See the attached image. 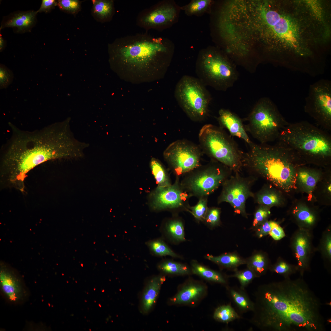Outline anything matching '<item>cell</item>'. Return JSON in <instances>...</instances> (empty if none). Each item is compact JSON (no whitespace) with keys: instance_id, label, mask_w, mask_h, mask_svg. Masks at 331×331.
<instances>
[{"instance_id":"cell-1","label":"cell","mask_w":331,"mask_h":331,"mask_svg":"<svg viewBox=\"0 0 331 331\" xmlns=\"http://www.w3.org/2000/svg\"><path fill=\"white\" fill-rule=\"evenodd\" d=\"M240 29L246 48L268 61L304 71L325 48L328 26L312 1L251 0Z\"/></svg>"},{"instance_id":"cell-2","label":"cell","mask_w":331,"mask_h":331,"mask_svg":"<svg viewBox=\"0 0 331 331\" xmlns=\"http://www.w3.org/2000/svg\"><path fill=\"white\" fill-rule=\"evenodd\" d=\"M12 134L2 147L1 182L23 192L27 174L48 160L82 157L85 143L75 139L67 121L33 131L9 123Z\"/></svg>"},{"instance_id":"cell-3","label":"cell","mask_w":331,"mask_h":331,"mask_svg":"<svg viewBox=\"0 0 331 331\" xmlns=\"http://www.w3.org/2000/svg\"><path fill=\"white\" fill-rule=\"evenodd\" d=\"M249 321L263 331H324L319 299L302 278L259 285Z\"/></svg>"},{"instance_id":"cell-4","label":"cell","mask_w":331,"mask_h":331,"mask_svg":"<svg viewBox=\"0 0 331 331\" xmlns=\"http://www.w3.org/2000/svg\"><path fill=\"white\" fill-rule=\"evenodd\" d=\"M112 63L127 73L164 74L173 51L167 39L147 32L116 39L108 45Z\"/></svg>"},{"instance_id":"cell-5","label":"cell","mask_w":331,"mask_h":331,"mask_svg":"<svg viewBox=\"0 0 331 331\" xmlns=\"http://www.w3.org/2000/svg\"><path fill=\"white\" fill-rule=\"evenodd\" d=\"M243 152L242 168L252 175L262 177L286 191L293 188L300 159L291 148L280 142L274 145L252 142Z\"/></svg>"},{"instance_id":"cell-6","label":"cell","mask_w":331,"mask_h":331,"mask_svg":"<svg viewBox=\"0 0 331 331\" xmlns=\"http://www.w3.org/2000/svg\"><path fill=\"white\" fill-rule=\"evenodd\" d=\"M307 121L289 123L277 141L292 149L299 157L319 162L331 157V137L325 130Z\"/></svg>"},{"instance_id":"cell-7","label":"cell","mask_w":331,"mask_h":331,"mask_svg":"<svg viewBox=\"0 0 331 331\" xmlns=\"http://www.w3.org/2000/svg\"><path fill=\"white\" fill-rule=\"evenodd\" d=\"M196 71L198 78L205 86L222 91L232 87L238 76L235 63L226 54L215 50L200 54Z\"/></svg>"},{"instance_id":"cell-8","label":"cell","mask_w":331,"mask_h":331,"mask_svg":"<svg viewBox=\"0 0 331 331\" xmlns=\"http://www.w3.org/2000/svg\"><path fill=\"white\" fill-rule=\"evenodd\" d=\"M245 120L246 131L261 144L277 140L289 123L274 103L266 97L258 101Z\"/></svg>"},{"instance_id":"cell-9","label":"cell","mask_w":331,"mask_h":331,"mask_svg":"<svg viewBox=\"0 0 331 331\" xmlns=\"http://www.w3.org/2000/svg\"><path fill=\"white\" fill-rule=\"evenodd\" d=\"M199 139L211 157L234 173L241 170L244 152L230 135L213 125L206 124L200 130Z\"/></svg>"},{"instance_id":"cell-10","label":"cell","mask_w":331,"mask_h":331,"mask_svg":"<svg viewBox=\"0 0 331 331\" xmlns=\"http://www.w3.org/2000/svg\"><path fill=\"white\" fill-rule=\"evenodd\" d=\"M175 96L191 120L200 121L206 117L211 97L205 86L198 78L187 75L182 77L176 85Z\"/></svg>"},{"instance_id":"cell-11","label":"cell","mask_w":331,"mask_h":331,"mask_svg":"<svg viewBox=\"0 0 331 331\" xmlns=\"http://www.w3.org/2000/svg\"><path fill=\"white\" fill-rule=\"evenodd\" d=\"M304 109L322 129L331 130V82L321 79L310 85Z\"/></svg>"},{"instance_id":"cell-12","label":"cell","mask_w":331,"mask_h":331,"mask_svg":"<svg viewBox=\"0 0 331 331\" xmlns=\"http://www.w3.org/2000/svg\"><path fill=\"white\" fill-rule=\"evenodd\" d=\"M165 159L177 175L191 171L199 166L200 153L198 148L184 140L174 141L164 152Z\"/></svg>"},{"instance_id":"cell-13","label":"cell","mask_w":331,"mask_h":331,"mask_svg":"<svg viewBox=\"0 0 331 331\" xmlns=\"http://www.w3.org/2000/svg\"><path fill=\"white\" fill-rule=\"evenodd\" d=\"M223 182V189L218 199L219 203L226 202L233 208L235 212L246 216L245 203L250 197H253L249 178L241 176L239 172L235 173Z\"/></svg>"},{"instance_id":"cell-14","label":"cell","mask_w":331,"mask_h":331,"mask_svg":"<svg viewBox=\"0 0 331 331\" xmlns=\"http://www.w3.org/2000/svg\"><path fill=\"white\" fill-rule=\"evenodd\" d=\"M232 172L222 164H212L191 176L187 181V186L193 195H207L217 189Z\"/></svg>"},{"instance_id":"cell-15","label":"cell","mask_w":331,"mask_h":331,"mask_svg":"<svg viewBox=\"0 0 331 331\" xmlns=\"http://www.w3.org/2000/svg\"><path fill=\"white\" fill-rule=\"evenodd\" d=\"M177 13V7L172 1H162L140 12L136 24L147 31L162 30L174 23Z\"/></svg>"},{"instance_id":"cell-16","label":"cell","mask_w":331,"mask_h":331,"mask_svg":"<svg viewBox=\"0 0 331 331\" xmlns=\"http://www.w3.org/2000/svg\"><path fill=\"white\" fill-rule=\"evenodd\" d=\"M313 230L298 228L292 234L290 247L297 261L296 264L301 276L310 269L313 256L316 251L313 244Z\"/></svg>"},{"instance_id":"cell-17","label":"cell","mask_w":331,"mask_h":331,"mask_svg":"<svg viewBox=\"0 0 331 331\" xmlns=\"http://www.w3.org/2000/svg\"><path fill=\"white\" fill-rule=\"evenodd\" d=\"M0 285L3 295L12 302H20L26 296V291L20 277L13 269L2 262L0 263Z\"/></svg>"},{"instance_id":"cell-18","label":"cell","mask_w":331,"mask_h":331,"mask_svg":"<svg viewBox=\"0 0 331 331\" xmlns=\"http://www.w3.org/2000/svg\"><path fill=\"white\" fill-rule=\"evenodd\" d=\"M186 196L177 184L158 187L153 193V206L158 210L179 208L183 206Z\"/></svg>"},{"instance_id":"cell-19","label":"cell","mask_w":331,"mask_h":331,"mask_svg":"<svg viewBox=\"0 0 331 331\" xmlns=\"http://www.w3.org/2000/svg\"><path fill=\"white\" fill-rule=\"evenodd\" d=\"M37 13V11L30 10L11 13L3 19L0 29L12 28L18 33L30 31L36 24Z\"/></svg>"},{"instance_id":"cell-20","label":"cell","mask_w":331,"mask_h":331,"mask_svg":"<svg viewBox=\"0 0 331 331\" xmlns=\"http://www.w3.org/2000/svg\"><path fill=\"white\" fill-rule=\"evenodd\" d=\"M218 120L221 125L228 130L231 136L240 138L248 145L252 142L242 120L235 114L228 109H221L219 112Z\"/></svg>"},{"instance_id":"cell-21","label":"cell","mask_w":331,"mask_h":331,"mask_svg":"<svg viewBox=\"0 0 331 331\" xmlns=\"http://www.w3.org/2000/svg\"><path fill=\"white\" fill-rule=\"evenodd\" d=\"M165 280L162 275L152 277L147 281L141 298L140 308L142 313L148 314L155 304L162 285Z\"/></svg>"},{"instance_id":"cell-22","label":"cell","mask_w":331,"mask_h":331,"mask_svg":"<svg viewBox=\"0 0 331 331\" xmlns=\"http://www.w3.org/2000/svg\"><path fill=\"white\" fill-rule=\"evenodd\" d=\"M291 215L299 228L313 230L318 220L315 211L306 206L299 204L292 210Z\"/></svg>"},{"instance_id":"cell-23","label":"cell","mask_w":331,"mask_h":331,"mask_svg":"<svg viewBox=\"0 0 331 331\" xmlns=\"http://www.w3.org/2000/svg\"><path fill=\"white\" fill-rule=\"evenodd\" d=\"M231 302L240 315L249 311H252L254 308V303L245 289L240 286L226 287Z\"/></svg>"},{"instance_id":"cell-24","label":"cell","mask_w":331,"mask_h":331,"mask_svg":"<svg viewBox=\"0 0 331 331\" xmlns=\"http://www.w3.org/2000/svg\"><path fill=\"white\" fill-rule=\"evenodd\" d=\"M205 286L191 283L184 286L174 296L170 299L172 304H188L198 300L205 293Z\"/></svg>"},{"instance_id":"cell-25","label":"cell","mask_w":331,"mask_h":331,"mask_svg":"<svg viewBox=\"0 0 331 331\" xmlns=\"http://www.w3.org/2000/svg\"><path fill=\"white\" fill-rule=\"evenodd\" d=\"M91 14L97 21L104 23L109 22L115 14L112 0H93Z\"/></svg>"},{"instance_id":"cell-26","label":"cell","mask_w":331,"mask_h":331,"mask_svg":"<svg viewBox=\"0 0 331 331\" xmlns=\"http://www.w3.org/2000/svg\"><path fill=\"white\" fill-rule=\"evenodd\" d=\"M162 231L165 237L173 244H179L186 240L184 224L180 219L169 221L166 224Z\"/></svg>"},{"instance_id":"cell-27","label":"cell","mask_w":331,"mask_h":331,"mask_svg":"<svg viewBox=\"0 0 331 331\" xmlns=\"http://www.w3.org/2000/svg\"><path fill=\"white\" fill-rule=\"evenodd\" d=\"M191 270L193 274L207 280L223 284L228 283L226 278L221 273L207 267L196 261H191Z\"/></svg>"},{"instance_id":"cell-28","label":"cell","mask_w":331,"mask_h":331,"mask_svg":"<svg viewBox=\"0 0 331 331\" xmlns=\"http://www.w3.org/2000/svg\"><path fill=\"white\" fill-rule=\"evenodd\" d=\"M320 175V172L315 170L299 167L297 172V179L305 191L310 193L314 189Z\"/></svg>"},{"instance_id":"cell-29","label":"cell","mask_w":331,"mask_h":331,"mask_svg":"<svg viewBox=\"0 0 331 331\" xmlns=\"http://www.w3.org/2000/svg\"><path fill=\"white\" fill-rule=\"evenodd\" d=\"M316 250L320 254L324 265L330 270L331 264V227H328L323 232Z\"/></svg>"},{"instance_id":"cell-30","label":"cell","mask_w":331,"mask_h":331,"mask_svg":"<svg viewBox=\"0 0 331 331\" xmlns=\"http://www.w3.org/2000/svg\"><path fill=\"white\" fill-rule=\"evenodd\" d=\"M157 268L162 273L169 275H185L192 273L191 269L187 265L170 259L162 261Z\"/></svg>"},{"instance_id":"cell-31","label":"cell","mask_w":331,"mask_h":331,"mask_svg":"<svg viewBox=\"0 0 331 331\" xmlns=\"http://www.w3.org/2000/svg\"><path fill=\"white\" fill-rule=\"evenodd\" d=\"M205 258L219 265L228 268H234L246 263V261L234 254H225L216 256L207 254L205 256Z\"/></svg>"},{"instance_id":"cell-32","label":"cell","mask_w":331,"mask_h":331,"mask_svg":"<svg viewBox=\"0 0 331 331\" xmlns=\"http://www.w3.org/2000/svg\"><path fill=\"white\" fill-rule=\"evenodd\" d=\"M146 244L151 253L155 256H169L175 258H182V256L172 250L162 238L150 240L147 242Z\"/></svg>"},{"instance_id":"cell-33","label":"cell","mask_w":331,"mask_h":331,"mask_svg":"<svg viewBox=\"0 0 331 331\" xmlns=\"http://www.w3.org/2000/svg\"><path fill=\"white\" fill-rule=\"evenodd\" d=\"M246 264L248 268L253 271L257 277L265 273L271 266L266 255L262 253L256 254L246 261Z\"/></svg>"},{"instance_id":"cell-34","label":"cell","mask_w":331,"mask_h":331,"mask_svg":"<svg viewBox=\"0 0 331 331\" xmlns=\"http://www.w3.org/2000/svg\"><path fill=\"white\" fill-rule=\"evenodd\" d=\"M242 318L230 304L223 305L218 307L215 310L213 318L216 321L228 323Z\"/></svg>"},{"instance_id":"cell-35","label":"cell","mask_w":331,"mask_h":331,"mask_svg":"<svg viewBox=\"0 0 331 331\" xmlns=\"http://www.w3.org/2000/svg\"><path fill=\"white\" fill-rule=\"evenodd\" d=\"M253 197L255 201L260 205L270 207L279 204L280 198L276 191L270 189H264L260 190Z\"/></svg>"},{"instance_id":"cell-36","label":"cell","mask_w":331,"mask_h":331,"mask_svg":"<svg viewBox=\"0 0 331 331\" xmlns=\"http://www.w3.org/2000/svg\"><path fill=\"white\" fill-rule=\"evenodd\" d=\"M269 269L283 276L284 279L290 278V276L298 272L296 264H291L281 257L278 258L276 263L271 266Z\"/></svg>"},{"instance_id":"cell-37","label":"cell","mask_w":331,"mask_h":331,"mask_svg":"<svg viewBox=\"0 0 331 331\" xmlns=\"http://www.w3.org/2000/svg\"><path fill=\"white\" fill-rule=\"evenodd\" d=\"M150 166L152 173L158 187H164L170 185L166 171L161 162L154 158L151 159Z\"/></svg>"},{"instance_id":"cell-38","label":"cell","mask_w":331,"mask_h":331,"mask_svg":"<svg viewBox=\"0 0 331 331\" xmlns=\"http://www.w3.org/2000/svg\"><path fill=\"white\" fill-rule=\"evenodd\" d=\"M57 6L61 10L74 16L81 9V2L78 0H59Z\"/></svg>"},{"instance_id":"cell-39","label":"cell","mask_w":331,"mask_h":331,"mask_svg":"<svg viewBox=\"0 0 331 331\" xmlns=\"http://www.w3.org/2000/svg\"><path fill=\"white\" fill-rule=\"evenodd\" d=\"M209 0H196L191 2L185 7L187 13L196 15L205 11L210 4Z\"/></svg>"},{"instance_id":"cell-40","label":"cell","mask_w":331,"mask_h":331,"mask_svg":"<svg viewBox=\"0 0 331 331\" xmlns=\"http://www.w3.org/2000/svg\"><path fill=\"white\" fill-rule=\"evenodd\" d=\"M230 277L237 278L240 283V287L243 289H245L255 278L257 277L254 272L249 268L243 271H236Z\"/></svg>"},{"instance_id":"cell-41","label":"cell","mask_w":331,"mask_h":331,"mask_svg":"<svg viewBox=\"0 0 331 331\" xmlns=\"http://www.w3.org/2000/svg\"><path fill=\"white\" fill-rule=\"evenodd\" d=\"M206 199L201 198L195 206L190 207L189 211L198 221H203L207 211Z\"/></svg>"},{"instance_id":"cell-42","label":"cell","mask_w":331,"mask_h":331,"mask_svg":"<svg viewBox=\"0 0 331 331\" xmlns=\"http://www.w3.org/2000/svg\"><path fill=\"white\" fill-rule=\"evenodd\" d=\"M220 210L218 208L208 209L203 221L211 227L218 226L220 222Z\"/></svg>"},{"instance_id":"cell-43","label":"cell","mask_w":331,"mask_h":331,"mask_svg":"<svg viewBox=\"0 0 331 331\" xmlns=\"http://www.w3.org/2000/svg\"><path fill=\"white\" fill-rule=\"evenodd\" d=\"M270 214L269 207L260 205L255 213L253 226L254 227L259 226L267 220Z\"/></svg>"},{"instance_id":"cell-44","label":"cell","mask_w":331,"mask_h":331,"mask_svg":"<svg viewBox=\"0 0 331 331\" xmlns=\"http://www.w3.org/2000/svg\"><path fill=\"white\" fill-rule=\"evenodd\" d=\"M13 78L11 70L1 64L0 67V87L1 89L6 88L12 82Z\"/></svg>"},{"instance_id":"cell-45","label":"cell","mask_w":331,"mask_h":331,"mask_svg":"<svg viewBox=\"0 0 331 331\" xmlns=\"http://www.w3.org/2000/svg\"><path fill=\"white\" fill-rule=\"evenodd\" d=\"M276 222L266 220L259 226L257 233L259 238H261L269 234L272 227Z\"/></svg>"},{"instance_id":"cell-46","label":"cell","mask_w":331,"mask_h":331,"mask_svg":"<svg viewBox=\"0 0 331 331\" xmlns=\"http://www.w3.org/2000/svg\"><path fill=\"white\" fill-rule=\"evenodd\" d=\"M269 234L276 241L280 240L286 236L283 229L277 222L272 227Z\"/></svg>"},{"instance_id":"cell-47","label":"cell","mask_w":331,"mask_h":331,"mask_svg":"<svg viewBox=\"0 0 331 331\" xmlns=\"http://www.w3.org/2000/svg\"><path fill=\"white\" fill-rule=\"evenodd\" d=\"M57 5V1L55 0H43L39 9L37 11V13L44 12L48 13L50 12Z\"/></svg>"},{"instance_id":"cell-48","label":"cell","mask_w":331,"mask_h":331,"mask_svg":"<svg viewBox=\"0 0 331 331\" xmlns=\"http://www.w3.org/2000/svg\"><path fill=\"white\" fill-rule=\"evenodd\" d=\"M5 44V41L2 37V36H0V50L1 51H2L3 49Z\"/></svg>"},{"instance_id":"cell-49","label":"cell","mask_w":331,"mask_h":331,"mask_svg":"<svg viewBox=\"0 0 331 331\" xmlns=\"http://www.w3.org/2000/svg\"><path fill=\"white\" fill-rule=\"evenodd\" d=\"M331 185L330 184L327 188L329 192H331Z\"/></svg>"},{"instance_id":"cell-50","label":"cell","mask_w":331,"mask_h":331,"mask_svg":"<svg viewBox=\"0 0 331 331\" xmlns=\"http://www.w3.org/2000/svg\"><path fill=\"white\" fill-rule=\"evenodd\" d=\"M99 306H100V307H101V306H100V305H100V304H99Z\"/></svg>"},{"instance_id":"cell-51","label":"cell","mask_w":331,"mask_h":331,"mask_svg":"<svg viewBox=\"0 0 331 331\" xmlns=\"http://www.w3.org/2000/svg\"><path fill=\"white\" fill-rule=\"evenodd\" d=\"M95 290V288L94 289V290Z\"/></svg>"}]
</instances>
